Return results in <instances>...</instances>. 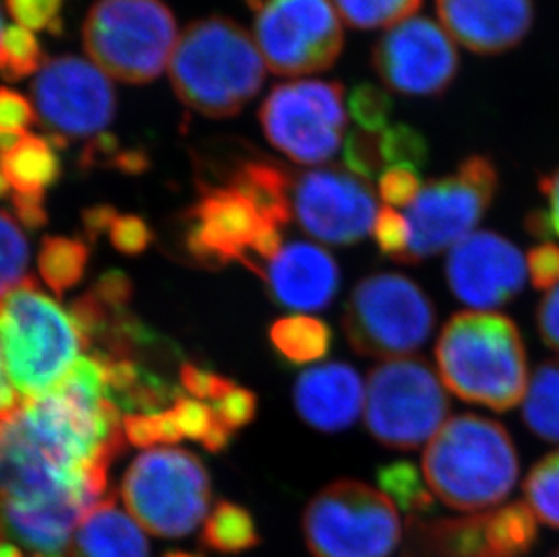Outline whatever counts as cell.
<instances>
[{"label": "cell", "instance_id": "1", "mask_svg": "<svg viewBox=\"0 0 559 557\" xmlns=\"http://www.w3.org/2000/svg\"><path fill=\"white\" fill-rule=\"evenodd\" d=\"M170 84L183 106L209 118H228L259 95L264 60L243 26L227 16L192 22L176 44Z\"/></svg>", "mask_w": 559, "mask_h": 557}, {"label": "cell", "instance_id": "2", "mask_svg": "<svg viewBox=\"0 0 559 557\" xmlns=\"http://www.w3.org/2000/svg\"><path fill=\"white\" fill-rule=\"evenodd\" d=\"M438 374L459 399L495 411L516 407L527 393V352L516 324L495 311H462L438 336Z\"/></svg>", "mask_w": 559, "mask_h": 557}, {"label": "cell", "instance_id": "3", "mask_svg": "<svg viewBox=\"0 0 559 557\" xmlns=\"http://www.w3.org/2000/svg\"><path fill=\"white\" fill-rule=\"evenodd\" d=\"M423 473L429 490L442 503L478 512L511 495L520 463L506 427L486 416L459 415L429 440Z\"/></svg>", "mask_w": 559, "mask_h": 557}, {"label": "cell", "instance_id": "4", "mask_svg": "<svg viewBox=\"0 0 559 557\" xmlns=\"http://www.w3.org/2000/svg\"><path fill=\"white\" fill-rule=\"evenodd\" d=\"M0 333L5 374L22 399L51 393L85 347L73 316L43 294L33 277L2 300Z\"/></svg>", "mask_w": 559, "mask_h": 557}, {"label": "cell", "instance_id": "5", "mask_svg": "<svg viewBox=\"0 0 559 557\" xmlns=\"http://www.w3.org/2000/svg\"><path fill=\"white\" fill-rule=\"evenodd\" d=\"M82 35L98 69L140 85L164 73L178 44V24L164 0H96Z\"/></svg>", "mask_w": 559, "mask_h": 557}, {"label": "cell", "instance_id": "6", "mask_svg": "<svg viewBox=\"0 0 559 557\" xmlns=\"http://www.w3.org/2000/svg\"><path fill=\"white\" fill-rule=\"evenodd\" d=\"M437 313L428 294L406 275L382 272L362 278L349 294L343 328L365 357H409L428 342Z\"/></svg>", "mask_w": 559, "mask_h": 557}, {"label": "cell", "instance_id": "7", "mask_svg": "<svg viewBox=\"0 0 559 557\" xmlns=\"http://www.w3.org/2000/svg\"><path fill=\"white\" fill-rule=\"evenodd\" d=\"M122 498L132 518L154 536H187L205 520L211 478L192 452L153 449L127 469Z\"/></svg>", "mask_w": 559, "mask_h": 557}, {"label": "cell", "instance_id": "8", "mask_svg": "<svg viewBox=\"0 0 559 557\" xmlns=\"http://www.w3.org/2000/svg\"><path fill=\"white\" fill-rule=\"evenodd\" d=\"M302 532L313 557H391L402 540L395 503L354 479L317 493L302 515Z\"/></svg>", "mask_w": 559, "mask_h": 557}, {"label": "cell", "instance_id": "9", "mask_svg": "<svg viewBox=\"0 0 559 557\" xmlns=\"http://www.w3.org/2000/svg\"><path fill=\"white\" fill-rule=\"evenodd\" d=\"M449 407L442 382L424 358L384 360L366 380V427L393 449H415L431 440Z\"/></svg>", "mask_w": 559, "mask_h": 557}, {"label": "cell", "instance_id": "10", "mask_svg": "<svg viewBox=\"0 0 559 557\" xmlns=\"http://www.w3.org/2000/svg\"><path fill=\"white\" fill-rule=\"evenodd\" d=\"M498 181L492 159L473 154L453 174L424 185L407 206L409 245L401 263H420L471 236L489 211Z\"/></svg>", "mask_w": 559, "mask_h": 557}, {"label": "cell", "instance_id": "11", "mask_svg": "<svg viewBox=\"0 0 559 557\" xmlns=\"http://www.w3.org/2000/svg\"><path fill=\"white\" fill-rule=\"evenodd\" d=\"M272 147L299 165H322L337 154L348 123L344 87L330 80L275 85L259 109Z\"/></svg>", "mask_w": 559, "mask_h": 557}, {"label": "cell", "instance_id": "12", "mask_svg": "<svg viewBox=\"0 0 559 557\" xmlns=\"http://www.w3.org/2000/svg\"><path fill=\"white\" fill-rule=\"evenodd\" d=\"M255 40L272 73H322L343 54V22L332 0H270L259 11Z\"/></svg>", "mask_w": 559, "mask_h": 557}, {"label": "cell", "instance_id": "13", "mask_svg": "<svg viewBox=\"0 0 559 557\" xmlns=\"http://www.w3.org/2000/svg\"><path fill=\"white\" fill-rule=\"evenodd\" d=\"M32 96L37 120L59 149L68 147L69 140L100 137L117 112V95L106 73L73 55L44 63Z\"/></svg>", "mask_w": 559, "mask_h": 557}, {"label": "cell", "instance_id": "14", "mask_svg": "<svg viewBox=\"0 0 559 557\" xmlns=\"http://www.w3.org/2000/svg\"><path fill=\"white\" fill-rule=\"evenodd\" d=\"M292 217L328 245H355L373 230L379 205L366 179L348 168L317 167L292 179Z\"/></svg>", "mask_w": 559, "mask_h": 557}, {"label": "cell", "instance_id": "15", "mask_svg": "<svg viewBox=\"0 0 559 557\" xmlns=\"http://www.w3.org/2000/svg\"><path fill=\"white\" fill-rule=\"evenodd\" d=\"M538 537L527 503L454 520L412 518L407 557H525Z\"/></svg>", "mask_w": 559, "mask_h": 557}, {"label": "cell", "instance_id": "16", "mask_svg": "<svg viewBox=\"0 0 559 557\" xmlns=\"http://www.w3.org/2000/svg\"><path fill=\"white\" fill-rule=\"evenodd\" d=\"M371 62L388 90L420 98L443 95L460 69L453 38L428 16L390 27L374 44Z\"/></svg>", "mask_w": 559, "mask_h": 557}, {"label": "cell", "instance_id": "17", "mask_svg": "<svg viewBox=\"0 0 559 557\" xmlns=\"http://www.w3.org/2000/svg\"><path fill=\"white\" fill-rule=\"evenodd\" d=\"M269 226L277 225L241 190L228 183H201L200 198L187 212V253L205 269L247 266L253 245Z\"/></svg>", "mask_w": 559, "mask_h": 557}, {"label": "cell", "instance_id": "18", "mask_svg": "<svg viewBox=\"0 0 559 557\" xmlns=\"http://www.w3.org/2000/svg\"><path fill=\"white\" fill-rule=\"evenodd\" d=\"M527 274V259L495 232H476L456 242L445 264L454 297L476 311L500 308L514 299Z\"/></svg>", "mask_w": 559, "mask_h": 557}, {"label": "cell", "instance_id": "19", "mask_svg": "<svg viewBox=\"0 0 559 557\" xmlns=\"http://www.w3.org/2000/svg\"><path fill=\"white\" fill-rule=\"evenodd\" d=\"M454 43L476 55H500L523 43L534 24V0H435Z\"/></svg>", "mask_w": 559, "mask_h": 557}, {"label": "cell", "instance_id": "20", "mask_svg": "<svg viewBox=\"0 0 559 557\" xmlns=\"http://www.w3.org/2000/svg\"><path fill=\"white\" fill-rule=\"evenodd\" d=\"M255 275L266 283L277 305L297 311L324 310L341 286L337 261L324 248L307 241L283 245Z\"/></svg>", "mask_w": 559, "mask_h": 557}, {"label": "cell", "instance_id": "21", "mask_svg": "<svg viewBox=\"0 0 559 557\" xmlns=\"http://www.w3.org/2000/svg\"><path fill=\"white\" fill-rule=\"evenodd\" d=\"M366 386L344 363L307 369L294 386V404L308 426L337 432L354 426L365 410Z\"/></svg>", "mask_w": 559, "mask_h": 557}, {"label": "cell", "instance_id": "22", "mask_svg": "<svg viewBox=\"0 0 559 557\" xmlns=\"http://www.w3.org/2000/svg\"><path fill=\"white\" fill-rule=\"evenodd\" d=\"M68 557H151V547L140 523L106 496L80 521Z\"/></svg>", "mask_w": 559, "mask_h": 557}, {"label": "cell", "instance_id": "23", "mask_svg": "<svg viewBox=\"0 0 559 557\" xmlns=\"http://www.w3.org/2000/svg\"><path fill=\"white\" fill-rule=\"evenodd\" d=\"M59 151L51 138L26 134L15 147L0 154V173L13 194L46 195L62 176Z\"/></svg>", "mask_w": 559, "mask_h": 557}, {"label": "cell", "instance_id": "24", "mask_svg": "<svg viewBox=\"0 0 559 557\" xmlns=\"http://www.w3.org/2000/svg\"><path fill=\"white\" fill-rule=\"evenodd\" d=\"M269 335L275 352L296 366L321 360L332 347V330L316 317H283L270 327Z\"/></svg>", "mask_w": 559, "mask_h": 557}, {"label": "cell", "instance_id": "25", "mask_svg": "<svg viewBox=\"0 0 559 557\" xmlns=\"http://www.w3.org/2000/svg\"><path fill=\"white\" fill-rule=\"evenodd\" d=\"M90 247L76 237L48 236L38 253V272L55 295L62 297L84 278Z\"/></svg>", "mask_w": 559, "mask_h": 557}, {"label": "cell", "instance_id": "26", "mask_svg": "<svg viewBox=\"0 0 559 557\" xmlns=\"http://www.w3.org/2000/svg\"><path fill=\"white\" fill-rule=\"evenodd\" d=\"M201 543L225 556L241 554L258 545V526L252 514L241 505L219 501L205 520Z\"/></svg>", "mask_w": 559, "mask_h": 557}, {"label": "cell", "instance_id": "27", "mask_svg": "<svg viewBox=\"0 0 559 557\" xmlns=\"http://www.w3.org/2000/svg\"><path fill=\"white\" fill-rule=\"evenodd\" d=\"M523 420L536 437L559 443V360L536 369L523 396Z\"/></svg>", "mask_w": 559, "mask_h": 557}, {"label": "cell", "instance_id": "28", "mask_svg": "<svg viewBox=\"0 0 559 557\" xmlns=\"http://www.w3.org/2000/svg\"><path fill=\"white\" fill-rule=\"evenodd\" d=\"M377 479L382 493L404 512L412 514V518L433 512V493H429L428 484L424 482L426 478H423L417 465L412 462L399 460L382 465L377 473Z\"/></svg>", "mask_w": 559, "mask_h": 557}, {"label": "cell", "instance_id": "29", "mask_svg": "<svg viewBox=\"0 0 559 557\" xmlns=\"http://www.w3.org/2000/svg\"><path fill=\"white\" fill-rule=\"evenodd\" d=\"M46 51L29 29L8 26L0 33V79L21 82L44 68Z\"/></svg>", "mask_w": 559, "mask_h": 557}, {"label": "cell", "instance_id": "30", "mask_svg": "<svg viewBox=\"0 0 559 557\" xmlns=\"http://www.w3.org/2000/svg\"><path fill=\"white\" fill-rule=\"evenodd\" d=\"M29 241L15 216L0 211V305L5 295L27 283L29 275Z\"/></svg>", "mask_w": 559, "mask_h": 557}, {"label": "cell", "instance_id": "31", "mask_svg": "<svg viewBox=\"0 0 559 557\" xmlns=\"http://www.w3.org/2000/svg\"><path fill=\"white\" fill-rule=\"evenodd\" d=\"M346 24L355 29H379L415 16L424 0H332Z\"/></svg>", "mask_w": 559, "mask_h": 557}, {"label": "cell", "instance_id": "32", "mask_svg": "<svg viewBox=\"0 0 559 557\" xmlns=\"http://www.w3.org/2000/svg\"><path fill=\"white\" fill-rule=\"evenodd\" d=\"M523 493L533 514L545 525L559 529V451L534 465Z\"/></svg>", "mask_w": 559, "mask_h": 557}, {"label": "cell", "instance_id": "33", "mask_svg": "<svg viewBox=\"0 0 559 557\" xmlns=\"http://www.w3.org/2000/svg\"><path fill=\"white\" fill-rule=\"evenodd\" d=\"M380 149L385 168H412L418 173L428 164L429 145L426 138L406 123H395L380 132Z\"/></svg>", "mask_w": 559, "mask_h": 557}, {"label": "cell", "instance_id": "34", "mask_svg": "<svg viewBox=\"0 0 559 557\" xmlns=\"http://www.w3.org/2000/svg\"><path fill=\"white\" fill-rule=\"evenodd\" d=\"M348 107L362 131L382 132L390 127L393 100L388 91L371 84L357 85L349 93Z\"/></svg>", "mask_w": 559, "mask_h": 557}, {"label": "cell", "instance_id": "35", "mask_svg": "<svg viewBox=\"0 0 559 557\" xmlns=\"http://www.w3.org/2000/svg\"><path fill=\"white\" fill-rule=\"evenodd\" d=\"M344 164L349 173L362 179H373L374 176L384 173L380 132H368L362 129L352 132L344 143Z\"/></svg>", "mask_w": 559, "mask_h": 557}, {"label": "cell", "instance_id": "36", "mask_svg": "<svg viewBox=\"0 0 559 557\" xmlns=\"http://www.w3.org/2000/svg\"><path fill=\"white\" fill-rule=\"evenodd\" d=\"M5 5L26 29L46 32L53 37L63 33V0H5Z\"/></svg>", "mask_w": 559, "mask_h": 557}, {"label": "cell", "instance_id": "37", "mask_svg": "<svg viewBox=\"0 0 559 557\" xmlns=\"http://www.w3.org/2000/svg\"><path fill=\"white\" fill-rule=\"evenodd\" d=\"M170 413L175 416L181 437L194 442L205 443L219 426L212 405L189 396H180L176 400L175 405L170 407Z\"/></svg>", "mask_w": 559, "mask_h": 557}, {"label": "cell", "instance_id": "38", "mask_svg": "<svg viewBox=\"0 0 559 557\" xmlns=\"http://www.w3.org/2000/svg\"><path fill=\"white\" fill-rule=\"evenodd\" d=\"M373 236L380 252L401 263L409 245V225L406 216L396 212L393 206L380 209L374 220Z\"/></svg>", "mask_w": 559, "mask_h": 557}, {"label": "cell", "instance_id": "39", "mask_svg": "<svg viewBox=\"0 0 559 557\" xmlns=\"http://www.w3.org/2000/svg\"><path fill=\"white\" fill-rule=\"evenodd\" d=\"M109 241L123 256H140L154 241V232L143 217L136 214H118L109 226Z\"/></svg>", "mask_w": 559, "mask_h": 557}, {"label": "cell", "instance_id": "40", "mask_svg": "<svg viewBox=\"0 0 559 557\" xmlns=\"http://www.w3.org/2000/svg\"><path fill=\"white\" fill-rule=\"evenodd\" d=\"M211 405L217 422L234 435L253 420L258 411V399L252 391L234 386L233 390L223 394L222 399H217Z\"/></svg>", "mask_w": 559, "mask_h": 557}, {"label": "cell", "instance_id": "41", "mask_svg": "<svg viewBox=\"0 0 559 557\" xmlns=\"http://www.w3.org/2000/svg\"><path fill=\"white\" fill-rule=\"evenodd\" d=\"M539 192L544 195L545 206L527 217V230L533 236L559 239V167L539 179Z\"/></svg>", "mask_w": 559, "mask_h": 557}, {"label": "cell", "instance_id": "42", "mask_svg": "<svg viewBox=\"0 0 559 557\" xmlns=\"http://www.w3.org/2000/svg\"><path fill=\"white\" fill-rule=\"evenodd\" d=\"M423 189L418 173L412 168H385L379 176V192L388 206H409Z\"/></svg>", "mask_w": 559, "mask_h": 557}, {"label": "cell", "instance_id": "43", "mask_svg": "<svg viewBox=\"0 0 559 557\" xmlns=\"http://www.w3.org/2000/svg\"><path fill=\"white\" fill-rule=\"evenodd\" d=\"M181 388L187 394L194 396L195 400H211L216 402L223 394L233 390L234 382L227 377L209 371V369L198 368L194 364H183L180 369Z\"/></svg>", "mask_w": 559, "mask_h": 557}, {"label": "cell", "instance_id": "44", "mask_svg": "<svg viewBox=\"0 0 559 557\" xmlns=\"http://www.w3.org/2000/svg\"><path fill=\"white\" fill-rule=\"evenodd\" d=\"M37 121L32 102L16 91L0 87V132L22 134Z\"/></svg>", "mask_w": 559, "mask_h": 557}, {"label": "cell", "instance_id": "45", "mask_svg": "<svg viewBox=\"0 0 559 557\" xmlns=\"http://www.w3.org/2000/svg\"><path fill=\"white\" fill-rule=\"evenodd\" d=\"M527 272L538 289H552L559 284V247L556 242H542L531 248Z\"/></svg>", "mask_w": 559, "mask_h": 557}, {"label": "cell", "instance_id": "46", "mask_svg": "<svg viewBox=\"0 0 559 557\" xmlns=\"http://www.w3.org/2000/svg\"><path fill=\"white\" fill-rule=\"evenodd\" d=\"M122 426L127 442L134 447L145 449L156 443H165L164 411L154 415L134 413L123 416Z\"/></svg>", "mask_w": 559, "mask_h": 557}, {"label": "cell", "instance_id": "47", "mask_svg": "<svg viewBox=\"0 0 559 557\" xmlns=\"http://www.w3.org/2000/svg\"><path fill=\"white\" fill-rule=\"evenodd\" d=\"M132 292L134 289H132L131 278L120 270H111L102 275L91 288V294L95 295L96 299L111 308H129Z\"/></svg>", "mask_w": 559, "mask_h": 557}, {"label": "cell", "instance_id": "48", "mask_svg": "<svg viewBox=\"0 0 559 557\" xmlns=\"http://www.w3.org/2000/svg\"><path fill=\"white\" fill-rule=\"evenodd\" d=\"M536 324L542 341L552 349L559 353V284L549 289L544 300L539 303L536 311Z\"/></svg>", "mask_w": 559, "mask_h": 557}, {"label": "cell", "instance_id": "49", "mask_svg": "<svg viewBox=\"0 0 559 557\" xmlns=\"http://www.w3.org/2000/svg\"><path fill=\"white\" fill-rule=\"evenodd\" d=\"M46 195H11V205L15 212L16 222L29 228L38 230L48 223V211H46Z\"/></svg>", "mask_w": 559, "mask_h": 557}, {"label": "cell", "instance_id": "50", "mask_svg": "<svg viewBox=\"0 0 559 557\" xmlns=\"http://www.w3.org/2000/svg\"><path fill=\"white\" fill-rule=\"evenodd\" d=\"M117 216L118 211L111 205H96L85 209L84 214H82V223H84L87 241H96L102 234H107L109 226Z\"/></svg>", "mask_w": 559, "mask_h": 557}, {"label": "cell", "instance_id": "51", "mask_svg": "<svg viewBox=\"0 0 559 557\" xmlns=\"http://www.w3.org/2000/svg\"><path fill=\"white\" fill-rule=\"evenodd\" d=\"M21 402L22 399H19V393L5 374V364L2 363V344H0V418L15 413Z\"/></svg>", "mask_w": 559, "mask_h": 557}, {"label": "cell", "instance_id": "52", "mask_svg": "<svg viewBox=\"0 0 559 557\" xmlns=\"http://www.w3.org/2000/svg\"><path fill=\"white\" fill-rule=\"evenodd\" d=\"M270 0H245V4L249 5L252 11H261L264 5L269 4Z\"/></svg>", "mask_w": 559, "mask_h": 557}, {"label": "cell", "instance_id": "53", "mask_svg": "<svg viewBox=\"0 0 559 557\" xmlns=\"http://www.w3.org/2000/svg\"><path fill=\"white\" fill-rule=\"evenodd\" d=\"M10 192V183H8V179L4 178V174L0 173V200L5 198Z\"/></svg>", "mask_w": 559, "mask_h": 557}, {"label": "cell", "instance_id": "54", "mask_svg": "<svg viewBox=\"0 0 559 557\" xmlns=\"http://www.w3.org/2000/svg\"><path fill=\"white\" fill-rule=\"evenodd\" d=\"M165 557H201V556H198V554L178 553V550H176V553L165 554Z\"/></svg>", "mask_w": 559, "mask_h": 557}, {"label": "cell", "instance_id": "55", "mask_svg": "<svg viewBox=\"0 0 559 557\" xmlns=\"http://www.w3.org/2000/svg\"><path fill=\"white\" fill-rule=\"evenodd\" d=\"M0 33H2V10H0Z\"/></svg>", "mask_w": 559, "mask_h": 557}, {"label": "cell", "instance_id": "56", "mask_svg": "<svg viewBox=\"0 0 559 557\" xmlns=\"http://www.w3.org/2000/svg\"><path fill=\"white\" fill-rule=\"evenodd\" d=\"M550 557H559V550H556V553L552 554V556H550Z\"/></svg>", "mask_w": 559, "mask_h": 557}, {"label": "cell", "instance_id": "57", "mask_svg": "<svg viewBox=\"0 0 559 557\" xmlns=\"http://www.w3.org/2000/svg\"><path fill=\"white\" fill-rule=\"evenodd\" d=\"M0 537H2V531H0Z\"/></svg>", "mask_w": 559, "mask_h": 557}]
</instances>
